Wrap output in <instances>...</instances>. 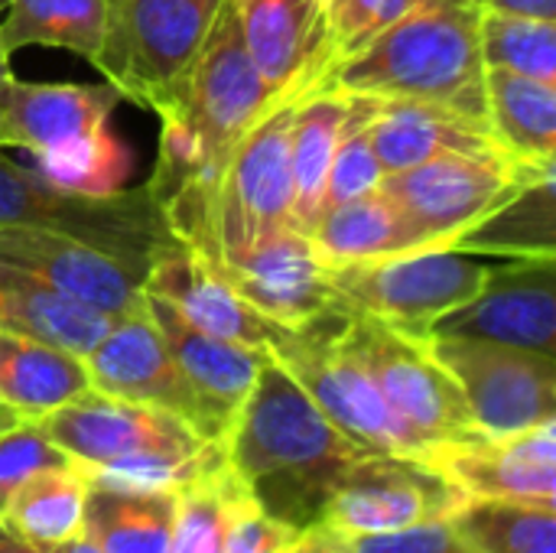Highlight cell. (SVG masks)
I'll return each mask as SVG.
<instances>
[{
	"mask_svg": "<svg viewBox=\"0 0 556 553\" xmlns=\"http://www.w3.org/2000/svg\"><path fill=\"white\" fill-rule=\"evenodd\" d=\"M143 290L166 300L189 326L267 352L277 332V323L264 319L251 303H244L222 274H215L195 251L176 244L150 261L143 274Z\"/></svg>",
	"mask_w": 556,
	"mask_h": 553,
	"instance_id": "19",
	"label": "cell"
},
{
	"mask_svg": "<svg viewBox=\"0 0 556 553\" xmlns=\"http://www.w3.org/2000/svg\"><path fill=\"white\" fill-rule=\"evenodd\" d=\"M0 264L23 271L114 319L143 310L147 267L111 257L75 238H62L39 228L0 225Z\"/></svg>",
	"mask_w": 556,
	"mask_h": 553,
	"instance_id": "16",
	"label": "cell"
},
{
	"mask_svg": "<svg viewBox=\"0 0 556 553\" xmlns=\"http://www.w3.org/2000/svg\"><path fill=\"white\" fill-rule=\"evenodd\" d=\"M75 466V460L59 450L36 420H20L0 433V518L10 505V499L39 473L46 469H65Z\"/></svg>",
	"mask_w": 556,
	"mask_h": 553,
	"instance_id": "37",
	"label": "cell"
},
{
	"mask_svg": "<svg viewBox=\"0 0 556 553\" xmlns=\"http://www.w3.org/2000/svg\"><path fill=\"white\" fill-rule=\"evenodd\" d=\"M257 72L280 98L319 88L332 65L329 0H231Z\"/></svg>",
	"mask_w": 556,
	"mask_h": 553,
	"instance_id": "18",
	"label": "cell"
},
{
	"mask_svg": "<svg viewBox=\"0 0 556 553\" xmlns=\"http://www.w3.org/2000/svg\"><path fill=\"white\" fill-rule=\"evenodd\" d=\"M551 163L554 160H521L508 150L479 156H440L384 176L381 192L404 212L424 251L453 248L459 235L489 218L538 169Z\"/></svg>",
	"mask_w": 556,
	"mask_h": 553,
	"instance_id": "8",
	"label": "cell"
},
{
	"mask_svg": "<svg viewBox=\"0 0 556 553\" xmlns=\"http://www.w3.org/2000/svg\"><path fill=\"white\" fill-rule=\"evenodd\" d=\"M345 336L388 407L430 447L485 437L476 427L456 381L437 365L424 339L355 310L345 323Z\"/></svg>",
	"mask_w": 556,
	"mask_h": 553,
	"instance_id": "10",
	"label": "cell"
},
{
	"mask_svg": "<svg viewBox=\"0 0 556 553\" xmlns=\"http://www.w3.org/2000/svg\"><path fill=\"white\" fill-rule=\"evenodd\" d=\"M0 225L39 228L91 244L111 257L150 267L153 257L176 248L163 202L150 186L117 189L111 196L65 192L16 166L0 153Z\"/></svg>",
	"mask_w": 556,
	"mask_h": 553,
	"instance_id": "5",
	"label": "cell"
},
{
	"mask_svg": "<svg viewBox=\"0 0 556 553\" xmlns=\"http://www.w3.org/2000/svg\"><path fill=\"white\" fill-rule=\"evenodd\" d=\"M225 0H104L94 68L127 101L169 114Z\"/></svg>",
	"mask_w": 556,
	"mask_h": 553,
	"instance_id": "6",
	"label": "cell"
},
{
	"mask_svg": "<svg viewBox=\"0 0 556 553\" xmlns=\"http://www.w3.org/2000/svg\"><path fill=\"white\" fill-rule=\"evenodd\" d=\"M293 553H349V544H345V538H342V535H336L332 528H326V525H313V528H306V535H303L300 548H296Z\"/></svg>",
	"mask_w": 556,
	"mask_h": 553,
	"instance_id": "41",
	"label": "cell"
},
{
	"mask_svg": "<svg viewBox=\"0 0 556 553\" xmlns=\"http://www.w3.org/2000/svg\"><path fill=\"white\" fill-rule=\"evenodd\" d=\"M371 143L384 176L440 156H479L502 150L489 121L440 101L417 98H378Z\"/></svg>",
	"mask_w": 556,
	"mask_h": 553,
	"instance_id": "20",
	"label": "cell"
},
{
	"mask_svg": "<svg viewBox=\"0 0 556 553\" xmlns=\"http://www.w3.org/2000/svg\"><path fill=\"white\" fill-rule=\"evenodd\" d=\"M479 49L485 68H505L556 85V20L482 10Z\"/></svg>",
	"mask_w": 556,
	"mask_h": 553,
	"instance_id": "34",
	"label": "cell"
},
{
	"mask_svg": "<svg viewBox=\"0 0 556 553\" xmlns=\"http://www.w3.org/2000/svg\"><path fill=\"white\" fill-rule=\"evenodd\" d=\"M479 20V0H427L358 52L332 62L319 88L440 101L489 121Z\"/></svg>",
	"mask_w": 556,
	"mask_h": 553,
	"instance_id": "3",
	"label": "cell"
},
{
	"mask_svg": "<svg viewBox=\"0 0 556 553\" xmlns=\"http://www.w3.org/2000/svg\"><path fill=\"white\" fill-rule=\"evenodd\" d=\"M225 456L267 515L306 531L323 521L339 479L375 453L345 437L283 365L267 359L231 424Z\"/></svg>",
	"mask_w": 556,
	"mask_h": 553,
	"instance_id": "1",
	"label": "cell"
},
{
	"mask_svg": "<svg viewBox=\"0 0 556 553\" xmlns=\"http://www.w3.org/2000/svg\"><path fill=\"white\" fill-rule=\"evenodd\" d=\"M111 326L114 316L0 264V332L49 342L85 359Z\"/></svg>",
	"mask_w": 556,
	"mask_h": 553,
	"instance_id": "23",
	"label": "cell"
},
{
	"mask_svg": "<svg viewBox=\"0 0 556 553\" xmlns=\"http://www.w3.org/2000/svg\"><path fill=\"white\" fill-rule=\"evenodd\" d=\"M437 365L456 381L476 427L508 437L556 420V359L482 339H424Z\"/></svg>",
	"mask_w": 556,
	"mask_h": 553,
	"instance_id": "9",
	"label": "cell"
},
{
	"mask_svg": "<svg viewBox=\"0 0 556 553\" xmlns=\"http://www.w3.org/2000/svg\"><path fill=\"white\" fill-rule=\"evenodd\" d=\"M556 261L495 264L485 287L440 316L424 339H482L556 359Z\"/></svg>",
	"mask_w": 556,
	"mask_h": 553,
	"instance_id": "15",
	"label": "cell"
},
{
	"mask_svg": "<svg viewBox=\"0 0 556 553\" xmlns=\"http://www.w3.org/2000/svg\"><path fill=\"white\" fill-rule=\"evenodd\" d=\"M349 114V95L313 88L296 98L290 124V173H293V225L309 231L323 215L326 176L339 130Z\"/></svg>",
	"mask_w": 556,
	"mask_h": 553,
	"instance_id": "27",
	"label": "cell"
},
{
	"mask_svg": "<svg viewBox=\"0 0 556 553\" xmlns=\"http://www.w3.org/2000/svg\"><path fill=\"white\" fill-rule=\"evenodd\" d=\"M13 424H20V417H16V411H10L7 404H0V433H3L7 427H13Z\"/></svg>",
	"mask_w": 556,
	"mask_h": 553,
	"instance_id": "46",
	"label": "cell"
},
{
	"mask_svg": "<svg viewBox=\"0 0 556 553\" xmlns=\"http://www.w3.org/2000/svg\"><path fill=\"white\" fill-rule=\"evenodd\" d=\"M349 316L352 310L339 306L296 329L277 326L267 352L358 447L381 456L424 460L430 443L388 407L368 368L349 345Z\"/></svg>",
	"mask_w": 556,
	"mask_h": 553,
	"instance_id": "4",
	"label": "cell"
},
{
	"mask_svg": "<svg viewBox=\"0 0 556 553\" xmlns=\"http://www.w3.org/2000/svg\"><path fill=\"white\" fill-rule=\"evenodd\" d=\"M85 368L94 391L166 411L189 424L202 440L225 443L228 433L222 420L192 391L147 310L114 319L104 339L85 355Z\"/></svg>",
	"mask_w": 556,
	"mask_h": 553,
	"instance_id": "13",
	"label": "cell"
},
{
	"mask_svg": "<svg viewBox=\"0 0 556 553\" xmlns=\"http://www.w3.org/2000/svg\"><path fill=\"white\" fill-rule=\"evenodd\" d=\"M456 251L505 261H556V173L538 169L508 202L456 238Z\"/></svg>",
	"mask_w": 556,
	"mask_h": 553,
	"instance_id": "25",
	"label": "cell"
},
{
	"mask_svg": "<svg viewBox=\"0 0 556 553\" xmlns=\"http://www.w3.org/2000/svg\"><path fill=\"white\" fill-rule=\"evenodd\" d=\"M420 463L437 469L466 499H511L554 505L556 420L508 437L433 443L427 447Z\"/></svg>",
	"mask_w": 556,
	"mask_h": 553,
	"instance_id": "17",
	"label": "cell"
},
{
	"mask_svg": "<svg viewBox=\"0 0 556 553\" xmlns=\"http://www.w3.org/2000/svg\"><path fill=\"white\" fill-rule=\"evenodd\" d=\"M176 492L88 486L81 535L101 553H173Z\"/></svg>",
	"mask_w": 556,
	"mask_h": 553,
	"instance_id": "28",
	"label": "cell"
},
{
	"mask_svg": "<svg viewBox=\"0 0 556 553\" xmlns=\"http://www.w3.org/2000/svg\"><path fill=\"white\" fill-rule=\"evenodd\" d=\"M143 310L160 329L169 355L176 359L179 372L192 385V391L202 398V404L222 420L225 433H231V424L248 401L261 365L270 359V352L244 349L225 339H215L195 326H189L166 300L143 290ZM228 440V437H225Z\"/></svg>",
	"mask_w": 556,
	"mask_h": 553,
	"instance_id": "22",
	"label": "cell"
},
{
	"mask_svg": "<svg viewBox=\"0 0 556 553\" xmlns=\"http://www.w3.org/2000/svg\"><path fill=\"white\" fill-rule=\"evenodd\" d=\"M91 388L81 355L26 336L0 332V404L39 420Z\"/></svg>",
	"mask_w": 556,
	"mask_h": 553,
	"instance_id": "26",
	"label": "cell"
},
{
	"mask_svg": "<svg viewBox=\"0 0 556 553\" xmlns=\"http://www.w3.org/2000/svg\"><path fill=\"white\" fill-rule=\"evenodd\" d=\"M427 0H329V39L332 62L358 52L378 33L414 13Z\"/></svg>",
	"mask_w": 556,
	"mask_h": 553,
	"instance_id": "38",
	"label": "cell"
},
{
	"mask_svg": "<svg viewBox=\"0 0 556 553\" xmlns=\"http://www.w3.org/2000/svg\"><path fill=\"white\" fill-rule=\"evenodd\" d=\"M55 553H101V551H98V548H94V544H91V541H88V538L81 535V538L68 541L65 548H59V551H55Z\"/></svg>",
	"mask_w": 556,
	"mask_h": 553,
	"instance_id": "45",
	"label": "cell"
},
{
	"mask_svg": "<svg viewBox=\"0 0 556 553\" xmlns=\"http://www.w3.org/2000/svg\"><path fill=\"white\" fill-rule=\"evenodd\" d=\"M306 531L267 515L251 492H244L228 518L225 531V553H293L300 548Z\"/></svg>",
	"mask_w": 556,
	"mask_h": 553,
	"instance_id": "39",
	"label": "cell"
},
{
	"mask_svg": "<svg viewBox=\"0 0 556 553\" xmlns=\"http://www.w3.org/2000/svg\"><path fill=\"white\" fill-rule=\"evenodd\" d=\"M280 101L290 98H280L257 72L235 3L225 0L173 111L160 117V156L147 183L153 196L160 202L176 192L208 196L241 137Z\"/></svg>",
	"mask_w": 556,
	"mask_h": 553,
	"instance_id": "2",
	"label": "cell"
},
{
	"mask_svg": "<svg viewBox=\"0 0 556 553\" xmlns=\"http://www.w3.org/2000/svg\"><path fill=\"white\" fill-rule=\"evenodd\" d=\"M492 267L489 257L433 248L326 271L342 306L424 339L440 316L469 303L485 287Z\"/></svg>",
	"mask_w": 556,
	"mask_h": 553,
	"instance_id": "7",
	"label": "cell"
},
{
	"mask_svg": "<svg viewBox=\"0 0 556 553\" xmlns=\"http://www.w3.org/2000/svg\"><path fill=\"white\" fill-rule=\"evenodd\" d=\"M485 117L502 150L521 160H556V85L485 68Z\"/></svg>",
	"mask_w": 556,
	"mask_h": 553,
	"instance_id": "29",
	"label": "cell"
},
{
	"mask_svg": "<svg viewBox=\"0 0 556 553\" xmlns=\"http://www.w3.org/2000/svg\"><path fill=\"white\" fill-rule=\"evenodd\" d=\"M306 235L326 267L424 251L404 212L381 189L323 209Z\"/></svg>",
	"mask_w": 556,
	"mask_h": 553,
	"instance_id": "24",
	"label": "cell"
},
{
	"mask_svg": "<svg viewBox=\"0 0 556 553\" xmlns=\"http://www.w3.org/2000/svg\"><path fill=\"white\" fill-rule=\"evenodd\" d=\"M0 553H55V551L36 548V544H29V541H23V538L10 535V531L0 525Z\"/></svg>",
	"mask_w": 556,
	"mask_h": 553,
	"instance_id": "43",
	"label": "cell"
},
{
	"mask_svg": "<svg viewBox=\"0 0 556 553\" xmlns=\"http://www.w3.org/2000/svg\"><path fill=\"white\" fill-rule=\"evenodd\" d=\"M39 179L81 196H111L117 189H127V179L134 173V156L121 137H114L108 127L75 137L68 143H59L52 150L33 153L29 166Z\"/></svg>",
	"mask_w": 556,
	"mask_h": 553,
	"instance_id": "33",
	"label": "cell"
},
{
	"mask_svg": "<svg viewBox=\"0 0 556 553\" xmlns=\"http://www.w3.org/2000/svg\"><path fill=\"white\" fill-rule=\"evenodd\" d=\"M482 10H502V13H525V16H541L556 20V0H479Z\"/></svg>",
	"mask_w": 556,
	"mask_h": 553,
	"instance_id": "42",
	"label": "cell"
},
{
	"mask_svg": "<svg viewBox=\"0 0 556 553\" xmlns=\"http://www.w3.org/2000/svg\"><path fill=\"white\" fill-rule=\"evenodd\" d=\"M104 0H0V46L7 55L26 46L65 49L98 62Z\"/></svg>",
	"mask_w": 556,
	"mask_h": 553,
	"instance_id": "30",
	"label": "cell"
},
{
	"mask_svg": "<svg viewBox=\"0 0 556 553\" xmlns=\"http://www.w3.org/2000/svg\"><path fill=\"white\" fill-rule=\"evenodd\" d=\"M554 512L544 502L466 499L450 525L476 553H556Z\"/></svg>",
	"mask_w": 556,
	"mask_h": 553,
	"instance_id": "32",
	"label": "cell"
},
{
	"mask_svg": "<svg viewBox=\"0 0 556 553\" xmlns=\"http://www.w3.org/2000/svg\"><path fill=\"white\" fill-rule=\"evenodd\" d=\"M244 492V482L231 473L228 463L179 489L173 553H225L228 518Z\"/></svg>",
	"mask_w": 556,
	"mask_h": 553,
	"instance_id": "35",
	"label": "cell"
},
{
	"mask_svg": "<svg viewBox=\"0 0 556 553\" xmlns=\"http://www.w3.org/2000/svg\"><path fill=\"white\" fill-rule=\"evenodd\" d=\"M375 108H378V98L349 95V114H345V124L339 130L336 150H332L323 209L381 189L384 166H381V160L375 153V143H371V117H375Z\"/></svg>",
	"mask_w": 556,
	"mask_h": 553,
	"instance_id": "36",
	"label": "cell"
},
{
	"mask_svg": "<svg viewBox=\"0 0 556 553\" xmlns=\"http://www.w3.org/2000/svg\"><path fill=\"white\" fill-rule=\"evenodd\" d=\"M349 553H476L450 525V518L424 521L414 528L368 535V538H345Z\"/></svg>",
	"mask_w": 556,
	"mask_h": 553,
	"instance_id": "40",
	"label": "cell"
},
{
	"mask_svg": "<svg viewBox=\"0 0 556 553\" xmlns=\"http://www.w3.org/2000/svg\"><path fill=\"white\" fill-rule=\"evenodd\" d=\"M463 502L466 495L427 463L375 453L339 479L319 525L342 538H368L450 518Z\"/></svg>",
	"mask_w": 556,
	"mask_h": 553,
	"instance_id": "12",
	"label": "cell"
},
{
	"mask_svg": "<svg viewBox=\"0 0 556 553\" xmlns=\"http://www.w3.org/2000/svg\"><path fill=\"white\" fill-rule=\"evenodd\" d=\"M36 424L59 450L75 460V466L88 469L143 456H192L212 443L166 411L121 401L94 388L39 417Z\"/></svg>",
	"mask_w": 556,
	"mask_h": 553,
	"instance_id": "11",
	"label": "cell"
},
{
	"mask_svg": "<svg viewBox=\"0 0 556 553\" xmlns=\"http://www.w3.org/2000/svg\"><path fill=\"white\" fill-rule=\"evenodd\" d=\"M13 81V72H10V55L3 52L0 46V108H3V95H7V85Z\"/></svg>",
	"mask_w": 556,
	"mask_h": 553,
	"instance_id": "44",
	"label": "cell"
},
{
	"mask_svg": "<svg viewBox=\"0 0 556 553\" xmlns=\"http://www.w3.org/2000/svg\"><path fill=\"white\" fill-rule=\"evenodd\" d=\"M202 261L222 274L228 287L264 319L287 329L342 306L329 284L326 264L319 261L309 235L300 228H283L251 251Z\"/></svg>",
	"mask_w": 556,
	"mask_h": 553,
	"instance_id": "14",
	"label": "cell"
},
{
	"mask_svg": "<svg viewBox=\"0 0 556 553\" xmlns=\"http://www.w3.org/2000/svg\"><path fill=\"white\" fill-rule=\"evenodd\" d=\"M88 482L78 466L46 469L33 476L7 505L0 525L46 551H59L68 541L81 538Z\"/></svg>",
	"mask_w": 556,
	"mask_h": 553,
	"instance_id": "31",
	"label": "cell"
},
{
	"mask_svg": "<svg viewBox=\"0 0 556 553\" xmlns=\"http://www.w3.org/2000/svg\"><path fill=\"white\" fill-rule=\"evenodd\" d=\"M124 95L111 85L10 81L0 108V150L42 153L108 127Z\"/></svg>",
	"mask_w": 556,
	"mask_h": 553,
	"instance_id": "21",
	"label": "cell"
}]
</instances>
